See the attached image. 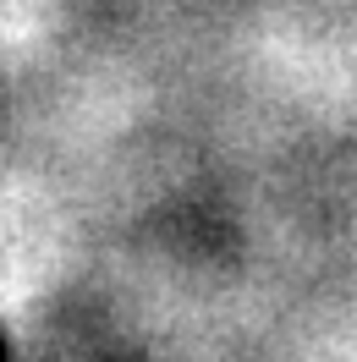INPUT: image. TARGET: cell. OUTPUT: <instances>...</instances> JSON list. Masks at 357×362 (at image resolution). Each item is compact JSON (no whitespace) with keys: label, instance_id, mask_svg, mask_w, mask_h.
Instances as JSON below:
<instances>
[{"label":"cell","instance_id":"6da1fadb","mask_svg":"<svg viewBox=\"0 0 357 362\" xmlns=\"http://www.w3.org/2000/svg\"><path fill=\"white\" fill-rule=\"evenodd\" d=\"M0 362H6V340H0Z\"/></svg>","mask_w":357,"mask_h":362}]
</instances>
